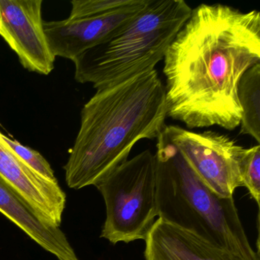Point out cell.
I'll return each instance as SVG.
<instances>
[{
    "mask_svg": "<svg viewBox=\"0 0 260 260\" xmlns=\"http://www.w3.org/2000/svg\"><path fill=\"white\" fill-rule=\"evenodd\" d=\"M95 186L106 204L101 237L112 244L145 240L158 217L154 154L141 152Z\"/></svg>",
    "mask_w": 260,
    "mask_h": 260,
    "instance_id": "5",
    "label": "cell"
},
{
    "mask_svg": "<svg viewBox=\"0 0 260 260\" xmlns=\"http://www.w3.org/2000/svg\"><path fill=\"white\" fill-rule=\"evenodd\" d=\"M133 0H73L70 19L106 14L132 4Z\"/></svg>",
    "mask_w": 260,
    "mask_h": 260,
    "instance_id": "15",
    "label": "cell"
},
{
    "mask_svg": "<svg viewBox=\"0 0 260 260\" xmlns=\"http://www.w3.org/2000/svg\"><path fill=\"white\" fill-rule=\"evenodd\" d=\"M0 139L8 146L10 150H13V153L18 157L20 158L27 166L32 169L35 172L48 180L57 182V178L54 175V170L51 168V166L40 153L30 148V147L22 145L16 140L10 139L8 137L3 135L2 133H0Z\"/></svg>",
    "mask_w": 260,
    "mask_h": 260,
    "instance_id": "14",
    "label": "cell"
},
{
    "mask_svg": "<svg viewBox=\"0 0 260 260\" xmlns=\"http://www.w3.org/2000/svg\"><path fill=\"white\" fill-rule=\"evenodd\" d=\"M148 3L149 0H133L129 5L106 14L44 22V30L53 55L73 61L130 23Z\"/></svg>",
    "mask_w": 260,
    "mask_h": 260,
    "instance_id": "8",
    "label": "cell"
},
{
    "mask_svg": "<svg viewBox=\"0 0 260 260\" xmlns=\"http://www.w3.org/2000/svg\"><path fill=\"white\" fill-rule=\"evenodd\" d=\"M164 131L216 194L233 197L234 191L242 186L239 164L244 147L232 138L213 131L199 133L178 125H166Z\"/></svg>",
    "mask_w": 260,
    "mask_h": 260,
    "instance_id": "6",
    "label": "cell"
},
{
    "mask_svg": "<svg viewBox=\"0 0 260 260\" xmlns=\"http://www.w3.org/2000/svg\"><path fill=\"white\" fill-rule=\"evenodd\" d=\"M191 10L184 0H149L130 23L73 60L75 80L97 90L153 71Z\"/></svg>",
    "mask_w": 260,
    "mask_h": 260,
    "instance_id": "4",
    "label": "cell"
},
{
    "mask_svg": "<svg viewBox=\"0 0 260 260\" xmlns=\"http://www.w3.org/2000/svg\"><path fill=\"white\" fill-rule=\"evenodd\" d=\"M242 111L240 135H249L260 143V63L252 66L240 79L237 89Z\"/></svg>",
    "mask_w": 260,
    "mask_h": 260,
    "instance_id": "12",
    "label": "cell"
},
{
    "mask_svg": "<svg viewBox=\"0 0 260 260\" xmlns=\"http://www.w3.org/2000/svg\"><path fill=\"white\" fill-rule=\"evenodd\" d=\"M42 0H0V36L24 68L48 75L54 68L44 30Z\"/></svg>",
    "mask_w": 260,
    "mask_h": 260,
    "instance_id": "7",
    "label": "cell"
},
{
    "mask_svg": "<svg viewBox=\"0 0 260 260\" xmlns=\"http://www.w3.org/2000/svg\"><path fill=\"white\" fill-rule=\"evenodd\" d=\"M167 117L188 128L240 126L237 89L260 63V13L223 4H200L166 53Z\"/></svg>",
    "mask_w": 260,
    "mask_h": 260,
    "instance_id": "1",
    "label": "cell"
},
{
    "mask_svg": "<svg viewBox=\"0 0 260 260\" xmlns=\"http://www.w3.org/2000/svg\"><path fill=\"white\" fill-rule=\"evenodd\" d=\"M166 88L156 70L97 89L83 106L80 127L64 166L73 189L94 185L127 160L134 146L165 128Z\"/></svg>",
    "mask_w": 260,
    "mask_h": 260,
    "instance_id": "2",
    "label": "cell"
},
{
    "mask_svg": "<svg viewBox=\"0 0 260 260\" xmlns=\"http://www.w3.org/2000/svg\"><path fill=\"white\" fill-rule=\"evenodd\" d=\"M0 212L58 260H80L60 226L44 220L0 179Z\"/></svg>",
    "mask_w": 260,
    "mask_h": 260,
    "instance_id": "11",
    "label": "cell"
},
{
    "mask_svg": "<svg viewBox=\"0 0 260 260\" xmlns=\"http://www.w3.org/2000/svg\"><path fill=\"white\" fill-rule=\"evenodd\" d=\"M144 241L146 260H244L160 218Z\"/></svg>",
    "mask_w": 260,
    "mask_h": 260,
    "instance_id": "10",
    "label": "cell"
},
{
    "mask_svg": "<svg viewBox=\"0 0 260 260\" xmlns=\"http://www.w3.org/2000/svg\"><path fill=\"white\" fill-rule=\"evenodd\" d=\"M0 179L44 220L60 226L67 197L58 182L48 180L35 172L1 139Z\"/></svg>",
    "mask_w": 260,
    "mask_h": 260,
    "instance_id": "9",
    "label": "cell"
},
{
    "mask_svg": "<svg viewBox=\"0 0 260 260\" xmlns=\"http://www.w3.org/2000/svg\"><path fill=\"white\" fill-rule=\"evenodd\" d=\"M240 179L242 186L246 187L257 205L260 200V145L244 148L240 164Z\"/></svg>",
    "mask_w": 260,
    "mask_h": 260,
    "instance_id": "13",
    "label": "cell"
},
{
    "mask_svg": "<svg viewBox=\"0 0 260 260\" xmlns=\"http://www.w3.org/2000/svg\"><path fill=\"white\" fill-rule=\"evenodd\" d=\"M158 218L190 231L244 260H260L245 232L233 197L213 191L171 142L156 138Z\"/></svg>",
    "mask_w": 260,
    "mask_h": 260,
    "instance_id": "3",
    "label": "cell"
}]
</instances>
